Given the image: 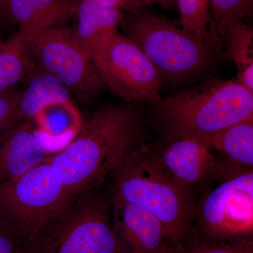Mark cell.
Returning a JSON list of instances; mask_svg holds the SVG:
<instances>
[{"label":"cell","mask_w":253,"mask_h":253,"mask_svg":"<svg viewBox=\"0 0 253 253\" xmlns=\"http://www.w3.org/2000/svg\"><path fill=\"white\" fill-rule=\"evenodd\" d=\"M137 113L126 104L96 110L77 135L47 161L72 197L97 187L144 146Z\"/></svg>","instance_id":"1"},{"label":"cell","mask_w":253,"mask_h":253,"mask_svg":"<svg viewBox=\"0 0 253 253\" xmlns=\"http://www.w3.org/2000/svg\"><path fill=\"white\" fill-rule=\"evenodd\" d=\"M160 121L172 139L209 136L253 116V92L237 81L209 80L163 99Z\"/></svg>","instance_id":"2"},{"label":"cell","mask_w":253,"mask_h":253,"mask_svg":"<svg viewBox=\"0 0 253 253\" xmlns=\"http://www.w3.org/2000/svg\"><path fill=\"white\" fill-rule=\"evenodd\" d=\"M121 26L125 36L146 54L163 81H181L201 73L219 44L213 40L201 39L151 11H138L123 18Z\"/></svg>","instance_id":"3"},{"label":"cell","mask_w":253,"mask_h":253,"mask_svg":"<svg viewBox=\"0 0 253 253\" xmlns=\"http://www.w3.org/2000/svg\"><path fill=\"white\" fill-rule=\"evenodd\" d=\"M96 188L73 197L28 243L27 253H122Z\"/></svg>","instance_id":"4"},{"label":"cell","mask_w":253,"mask_h":253,"mask_svg":"<svg viewBox=\"0 0 253 253\" xmlns=\"http://www.w3.org/2000/svg\"><path fill=\"white\" fill-rule=\"evenodd\" d=\"M111 174L114 199L152 213L164 226L168 236L179 234L189 217L188 198L159 161L149 156L146 146L133 153Z\"/></svg>","instance_id":"5"},{"label":"cell","mask_w":253,"mask_h":253,"mask_svg":"<svg viewBox=\"0 0 253 253\" xmlns=\"http://www.w3.org/2000/svg\"><path fill=\"white\" fill-rule=\"evenodd\" d=\"M73 198L46 160L16 179L0 182V214L28 243Z\"/></svg>","instance_id":"6"},{"label":"cell","mask_w":253,"mask_h":253,"mask_svg":"<svg viewBox=\"0 0 253 253\" xmlns=\"http://www.w3.org/2000/svg\"><path fill=\"white\" fill-rule=\"evenodd\" d=\"M23 37L37 68L57 79L81 102H91L106 87L93 58L79 44L73 28L59 26Z\"/></svg>","instance_id":"7"},{"label":"cell","mask_w":253,"mask_h":253,"mask_svg":"<svg viewBox=\"0 0 253 253\" xmlns=\"http://www.w3.org/2000/svg\"><path fill=\"white\" fill-rule=\"evenodd\" d=\"M92 58L113 94L126 101L162 104L163 78L146 54L126 36L115 35Z\"/></svg>","instance_id":"8"},{"label":"cell","mask_w":253,"mask_h":253,"mask_svg":"<svg viewBox=\"0 0 253 253\" xmlns=\"http://www.w3.org/2000/svg\"><path fill=\"white\" fill-rule=\"evenodd\" d=\"M202 217L216 235H237L253 229L252 171L223 183L205 199Z\"/></svg>","instance_id":"9"},{"label":"cell","mask_w":253,"mask_h":253,"mask_svg":"<svg viewBox=\"0 0 253 253\" xmlns=\"http://www.w3.org/2000/svg\"><path fill=\"white\" fill-rule=\"evenodd\" d=\"M113 229L122 253H166L161 221L144 208L113 200Z\"/></svg>","instance_id":"10"},{"label":"cell","mask_w":253,"mask_h":253,"mask_svg":"<svg viewBox=\"0 0 253 253\" xmlns=\"http://www.w3.org/2000/svg\"><path fill=\"white\" fill-rule=\"evenodd\" d=\"M2 134L0 140V182L23 175L49 158V151L30 121L18 123Z\"/></svg>","instance_id":"11"},{"label":"cell","mask_w":253,"mask_h":253,"mask_svg":"<svg viewBox=\"0 0 253 253\" xmlns=\"http://www.w3.org/2000/svg\"><path fill=\"white\" fill-rule=\"evenodd\" d=\"M163 153L160 164L176 184H194L206 175L214 163L205 136L176 138ZM182 188V187H181Z\"/></svg>","instance_id":"12"},{"label":"cell","mask_w":253,"mask_h":253,"mask_svg":"<svg viewBox=\"0 0 253 253\" xmlns=\"http://www.w3.org/2000/svg\"><path fill=\"white\" fill-rule=\"evenodd\" d=\"M76 13L74 0H8L9 20L23 36L66 26Z\"/></svg>","instance_id":"13"},{"label":"cell","mask_w":253,"mask_h":253,"mask_svg":"<svg viewBox=\"0 0 253 253\" xmlns=\"http://www.w3.org/2000/svg\"><path fill=\"white\" fill-rule=\"evenodd\" d=\"M77 25L73 28L79 44L91 57L115 35L122 23V11L106 6L98 0L77 2Z\"/></svg>","instance_id":"14"},{"label":"cell","mask_w":253,"mask_h":253,"mask_svg":"<svg viewBox=\"0 0 253 253\" xmlns=\"http://www.w3.org/2000/svg\"><path fill=\"white\" fill-rule=\"evenodd\" d=\"M28 81L29 84L18 103L13 126L22 121H33L37 113L46 106L72 100L71 93L57 79L38 68Z\"/></svg>","instance_id":"15"},{"label":"cell","mask_w":253,"mask_h":253,"mask_svg":"<svg viewBox=\"0 0 253 253\" xmlns=\"http://www.w3.org/2000/svg\"><path fill=\"white\" fill-rule=\"evenodd\" d=\"M36 69L26 41L19 32L0 43V93L28 81Z\"/></svg>","instance_id":"16"},{"label":"cell","mask_w":253,"mask_h":253,"mask_svg":"<svg viewBox=\"0 0 253 253\" xmlns=\"http://www.w3.org/2000/svg\"><path fill=\"white\" fill-rule=\"evenodd\" d=\"M226 43L225 55L237 66L240 84L253 92V29L242 21L226 25L219 40Z\"/></svg>","instance_id":"17"},{"label":"cell","mask_w":253,"mask_h":253,"mask_svg":"<svg viewBox=\"0 0 253 253\" xmlns=\"http://www.w3.org/2000/svg\"><path fill=\"white\" fill-rule=\"evenodd\" d=\"M38 131L45 137L69 144L83 126L81 113L72 100L50 104L41 109L33 118ZM65 147V146H64Z\"/></svg>","instance_id":"18"},{"label":"cell","mask_w":253,"mask_h":253,"mask_svg":"<svg viewBox=\"0 0 253 253\" xmlns=\"http://www.w3.org/2000/svg\"><path fill=\"white\" fill-rule=\"evenodd\" d=\"M211 149L227 155L244 166L253 164V116L205 136Z\"/></svg>","instance_id":"19"},{"label":"cell","mask_w":253,"mask_h":253,"mask_svg":"<svg viewBox=\"0 0 253 253\" xmlns=\"http://www.w3.org/2000/svg\"><path fill=\"white\" fill-rule=\"evenodd\" d=\"M211 38L220 42L219 35L226 25L233 21H242L253 14V0H211Z\"/></svg>","instance_id":"20"},{"label":"cell","mask_w":253,"mask_h":253,"mask_svg":"<svg viewBox=\"0 0 253 253\" xmlns=\"http://www.w3.org/2000/svg\"><path fill=\"white\" fill-rule=\"evenodd\" d=\"M179 24L202 40H212L209 31L211 0H176ZM214 41V40H213Z\"/></svg>","instance_id":"21"},{"label":"cell","mask_w":253,"mask_h":253,"mask_svg":"<svg viewBox=\"0 0 253 253\" xmlns=\"http://www.w3.org/2000/svg\"><path fill=\"white\" fill-rule=\"evenodd\" d=\"M23 91L15 86L0 93V134L12 127Z\"/></svg>","instance_id":"22"},{"label":"cell","mask_w":253,"mask_h":253,"mask_svg":"<svg viewBox=\"0 0 253 253\" xmlns=\"http://www.w3.org/2000/svg\"><path fill=\"white\" fill-rule=\"evenodd\" d=\"M181 253H253L252 242L234 244L206 245Z\"/></svg>","instance_id":"23"},{"label":"cell","mask_w":253,"mask_h":253,"mask_svg":"<svg viewBox=\"0 0 253 253\" xmlns=\"http://www.w3.org/2000/svg\"><path fill=\"white\" fill-rule=\"evenodd\" d=\"M19 236L11 228L0 224V253H27L26 248L21 247Z\"/></svg>","instance_id":"24"},{"label":"cell","mask_w":253,"mask_h":253,"mask_svg":"<svg viewBox=\"0 0 253 253\" xmlns=\"http://www.w3.org/2000/svg\"><path fill=\"white\" fill-rule=\"evenodd\" d=\"M134 8L139 9L140 5L158 4L166 11L174 9L176 5V0H130Z\"/></svg>","instance_id":"25"},{"label":"cell","mask_w":253,"mask_h":253,"mask_svg":"<svg viewBox=\"0 0 253 253\" xmlns=\"http://www.w3.org/2000/svg\"><path fill=\"white\" fill-rule=\"evenodd\" d=\"M77 4L80 0H74ZM100 2L102 3L106 6H111V7L118 8L121 9L122 8L133 7L134 5L131 2L130 0H98ZM135 9V8H134Z\"/></svg>","instance_id":"26"},{"label":"cell","mask_w":253,"mask_h":253,"mask_svg":"<svg viewBox=\"0 0 253 253\" xmlns=\"http://www.w3.org/2000/svg\"><path fill=\"white\" fill-rule=\"evenodd\" d=\"M0 20L9 21L8 0H0Z\"/></svg>","instance_id":"27"},{"label":"cell","mask_w":253,"mask_h":253,"mask_svg":"<svg viewBox=\"0 0 253 253\" xmlns=\"http://www.w3.org/2000/svg\"><path fill=\"white\" fill-rule=\"evenodd\" d=\"M3 42L2 37H1V32H0V43Z\"/></svg>","instance_id":"28"}]
</instances>
